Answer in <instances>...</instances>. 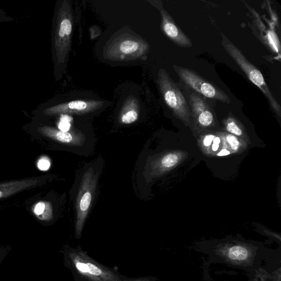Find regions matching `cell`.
I'll return each mask as SVG.
<instances>
[{"mask_svg":"<svg viewBox=\"0 0 281 281\" xmlns=\"http://www.w3.org/2000/svg\"><path fill=\"white\" fill-rule=\"evenodd\" d=\"M73 18L71 2L65 0L60 6L54 39L55 66L65 71L67 66L72 41Z\"/></svg>","mask_w":281,"mask_h":281,"instance_id":"3","label":"cell"},{"mask_svg":"<svg viewBox=\"0 0 281 281\" xmlns=\"http://www.w3.org/2000/svg\"><path fill=\"white\" fill-rule=\"evenodd\" d=\"M230 152L228 151V150L226 149H223L221 151L218 153L217 155V156H226L230 154Z\"/></svg>","mask_w":281,"mask_h":281,"instance_id":"24","label":"cell"},{"mask_svg":"<svg viewBox=\"0 0 281 281\" xmlns=\"http://www.w3.org/2000/svg\"><path fill=\"white\" fill-rule=\"evenodd\" d=\"M190 92L188 98L192 114L201 126H210L214 122L215 118L207 98L194 92Z\"/></svg>","mask_w":281,"mask_h":281,"instance_id":"10","label":"cell"},{"mask_svg":"<svg viewBox=\"0 0 281 281\" xmlns=\"http://www.w3.org/2000/svg\"><path fill=\"white\" fill-rule=\"evenodd\" d=\"M157 82L162 97L167 107L185 121H189L191 111L188 103L182 92L164 69L159 70Z\"/></svg>","mask_w":281,"mask_h":281,"instance_id":"5","label":"cell"},{"mask_svg":"<svg viewBox=\"0 0 281 281\" xmlns=\"http://www.w3.org/2000/svg\"><path fill=\"white\" fill-rule=\"evenodd\" d=\"M71 120L70 118L68 117L66 115L63 116L61 118V121L59 125V128L60 130L62 132H67L71 128Z\"/></svg>","mask_w":281,"mask_h":281,"instance_id":"17","label":"cell"},{"mask_svg":"<svg viewBox=\"0 0 281 281\" xmlns=\"http://www.w3.org/2000/svg\"><path fill=\"white\" fill-rule=\"evenodd\" d=\"M97 176L92 168L84 174L76 202L77 218L75 226V235L77 240L82 236L84 224L91 207L93 195L95 193Z\"/></svg>","mask_w":281,"mask_h":281,"instance_id":"7","label":"cell"},{"mask_svg":"<svg viewBox=\"0 0 281 281\" xmlns=\"http://www.w3.org/2000/svg\"><path fill=\"white\" fill-rule=\"evenodd\" d=\"M148 43L132 30L115 35L104 47L103 57L110 62H127L143 60L149 52Z\"/></svg>","mask_w":281,"mask_h":281,"instance_id":"2","label":"cell"},{"mask_svg":"<svg viewBox=\"0 0 281 281\" xmlns=\"http://www.w3.org/2000/svg\"><path fill=\"white\" fill-rule=\"evenodd\" d=\"M140 105L138 100L134 97H130L124 102L121 114L120 121L123 124H130L138 120Z\"/></svg>","mask_w":281,"mask_h":281,"instance_id":"12","label":"cell"},{"mask_svg":"<svg viewBox=\"0 0 281 281\" xmlns=\"http://www.w3.org/2000/svg\"><path fill=\"white\" fill-rule=\"evenodd\" d=\"M46 208V204L44 202H39L37 203L34 209V213L37 215L42 214Z\"/></svg>","mask_w":281,"mask_h":281,"instance_id":"20","label":"cell"},{"mask_svg":"<svg viewBox=\"0 0 281 281\" xmlns=\"http://www.w3.org/2000/svg\"><path fill=\"white\" fill-rule=\"evenodd\" d=\"M222 45L230 57L235 61L242 71L245 73L249 80L263 92L272 108L278 115L280 116V106L267 86L263 75L257 67L247 60L238 47L235 46L233 43L230 42L223 36Z\"/></svg>","mask_w":281,"mask_h":281,"instance_id":"4","label":"cell"},{"mask_svg":"<svg viewBox=\"0 0 281 281\" xmlns=\"http://www.w3.org/2000/svg\"><path fill=\"white\" fill-rule=\"evenodd\" d=\"M181 80L191 91L206 98L215 100L226 103H230L231 100L226 92L215 85L208 82L190 69L173 66Z\"/></svg>","mask_w":281,"mask_h":281,"instance_id":"6","label":"cell"},{"mask_svg":"<svg viewBox=\"0 0 281 281\" xmlns=\"http://www.w3.org/2000/svg\"><path fill=\"white\" fill-rule=\"evenodd\" d=\"M64 252L65 265L74 281H122L128 278L114 268L98 263L79 246L67 245Z\"/></svg>","mask_w":281,"mask_h":281,"instance_id":"1","label":"cell"},{"mask_svg":"<svg viewBox=\"0 0 281 281\" xmlns=\"http://www.w3.org/2000/svg\"><path fill=\"white\" fill-rule=\"evenodd\" d=\"M227 140L230 145L234 151H237L240 146V142L236 137L233 135H229L227 136Z\"/></svg>","mask_w":281,"mask_h":281,"instance_id":"18","label":"cell"},{"mask_svg":"<svg viewBox=\"0 0 281 281\" xmlns=\"http://www.w3.org/2000/svg\"><path fill=\"white\" fill-rule=\"evenodd\" d=\"M39 180L35 178L0 184V199L36 186L39 183Z\"/></svg>","mask_w":281,"mask_h":281,"instance_id":"13","label":"cell"},{"mask_svg":"<svg viewBox=\"0 0 281 281\" xmlns=\"http://www.w3.org/2000/svg\"><path fill=\"white\" fill-rule=\"evenodd\" d=\"M229 256L233 260H243L247 258L248 252L244 247L235 246L229 249Z\"/></svg>","mask_w":281,"mask_h":281,"instance_id":"14","label":"cell"},{"mask_svg":"<svg viewBox=\"0 0 281 281\" xmlns=\"http://www.w3.org/2000/svg\"><path fill=\"white\" fill-rule=\"evenodd\" d=\"M107 102L100 100H76L53 106L46 110L48 115H85L102 109Z\"/></svg>","mask_w":281,"mask_h":281,"instance_id":"9","label":"cell"},{"mask_svg":"<svg viewBox=\"0 0 281 281\" xmlns=\"http://www.w3.org/2000/svg\"><path fill=\"white\" fill-rule=\"evenodd\" d=\"M51 165L49 160L47 157L41 158L37 163V166L41 171H46Z\"/></svg>","mask_w":281,"mask_h":281,"instance_id":"19","label":"cell"},{"mask_svg":"<svg viewBox=\"0 0 281 281\" xmlns=\"http://www.w3.org/2000/svg\"><path fill=\"white\" fill-rule=\"evenodd\" d=\"M214 139L215 136L213 135H208L206 136L203 141V144L205 146H209Z\"/></svg>","mask_w":281,"mask_h":281,"instance_id":"22","label":"cell"},{"mask_svg":"<svg viewBox=\"0 0 281 281\" xmlns=\"http://www.w3.org/2000/svg\"><path fill=\"white\" fill-rule=\"evenodd\" d=\"M122 281H155L154 278L152 277H140L138 278H129L123 280Z\"/></svg>","mask_w":281,"mask_h":281,"instance_id":"21","label":"cell"},{"mask_svg":"<svg viewBox=\"0 0 281 281\" xmlns=\"http://www.w3.org/2000/svg\"><path fill=\"white\" fill-rule=\"evenodd\" d=\"M179 161L178 156L175 153H170L164 156L160 160L159 164L152 165V166L160 165L161 168H170L176 165Z\"/></svg>","mask_w":281,"mask_h":281,"instance_id":"15","label":"cell"},{"mask_svg":"<svg viewBox=\"0 0 281 281\" xmlns=\"http://www.w3.org/2000/svg\"><path fill=\"white\" fill-rule=\"evenodd\" d=\"M220 143V140L218 137H216V138L214 139L213 145V146H212V149H213V151L215 152L217 151V149L219 148Z\"/></svg>","mask_w":281,"mask_h":281,"instance_id":"23","label":"cell"},{"mask_svg":"<svg viewBox=\"0 0 281 281\" xmlns=\"http://www.w3.org/2000/svg\"><path fill=\"white\" fill-rule=\"evenodd\" d=\"M227 129L230 133L236 136H241L242 135V129L237 124L236 121L233 118H230L227 121Z\"/></svg>","mask_w":281,"mask_h":281,"instance_id":"16","label":"cell"},{"mask_svg":"<svg viewBox=\"0 0 281 281\" xmlns=\"http://www.w3.org/2000/svg\"><path fill=\"white\" fill-rule=\"evenodd\" d=\"M40 132L49 138L64 144L71 146H81L85 141L83 135L72 132H64L51 127H45L40 129Z\"/></svg>","mask_w":281,"mask_h":281,"instance_id":"11","label":"cell"},{"mask_svg":"<svg viewBox=\"0 0 281 281\" xmlns=\"http://www.w3.org/2000/svg\"><path fill=\"white\" fill-rule=\"evenodd\" d=\"M160 12L161 16V29L168 39L180 47L190 48L193 43L188 36L178 26L173 17L163 8L160 1L148 2Z\"/></svg>","mask_w":281,"mask_h":281,"instance_id":"8","label":"cell"}]
</instances>
